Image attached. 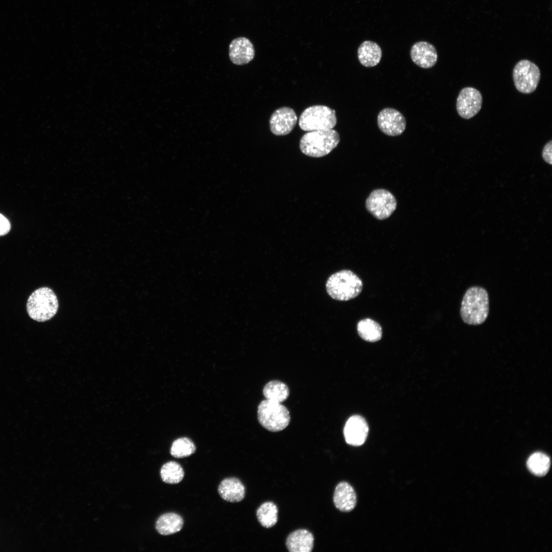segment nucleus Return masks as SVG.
<instances>
[{
    "instance_id": "f257e3e1",
    "label": "nucleus",
    "mask_w": 552,
    "mask_h": 552,
    "mask_svg": "<svg viewBox=\"0 0 552 552\" xmlns=\"http://www.w3.org/2000/svg\"><path fill=\"white\" fill-rule=\"evenodd\" d=\"M489 313V297L484 288L474 286L465 292L462 302L460 315L463 321L469 325H479Z\"/></svg>"
},
{
    "instance_id": "f03ea898",
    "label": "nucleus",
    "mask_w": 552,
    "mask_h": 552,
    "mask_svg": "<svg viewBox=\"0 0 552 552\" xmlns=\"http://www.w3.org/2000/svg\"><path fill=\"white\" fill-rule=\"evenodd\" d=\"M326 287L327 293L332 298L347 301L357 297L361 293L363 284L361 279L353 271L342 270L329 277Z\"/></svg>"
},
{
    "instance_id": "7ed1b4c3",
    "label": "nucleus",
    "mask_w": 552,
    "mask_h": 552,
    "mask_svg": "<svg viewBox=\"0 0 552 552\" xmlns=\"http://www.w3.org/2000/svg\"><path fill=\"white\" fill-rule=\"evenodd\" d=\"M339 141V133L332 129L311 131L302 137L300 148L306 155L320 157L330 153Z\"/></svg>"
},
{
    "instance_id": "20e7f679",
    "label": "nucleus",
    "mask_w": 552,
    "mask_h": 552,
    "mask_svg": "<svg viewBox=\"0 0 552 552\" xmlns=\"http://www.w3.org/2000/svg\"><path fill=\"white\" fill-rule=\"evenodd\" d=\"M58 309L57 297L48 287H41L30 296L27 310L30 317L37 321L43 322L51 319Z\"/></svg>"
},
{
    "instance_id": "39448f33",
    "label": "nucleus",
    "mask_w": 552,
    "mask_h": 552,
    "mask_svg": "<svg viewBox=\"0 0 552 552\" xmlns=\"http://www.w3.org/2000/svg\"><path fill=\"white\" fill-rule=\"evenodd\" d=\"M257 415L260 424L271 432L284 429L290 421L289 411L285 406L267 399L259 404Z\"/></svg>"
},
{
    "instance_id": "423d86ee",
    "label": "nucleus",
    "mask_w": 552,
    "mask_h": 552,
    "mask_svg": "<svg viewBox=\"0 0 552 552\" xmlns=\"http://www.w3.org/2000/svg\"><path fill=\"white\" fill-rule=\"evenodd\" d=\"M337 123L335 110L325 105H313L305 109L299 119V126L305 131L333 129Z\"/></svg>"
},
{
    "instance_id": "0eeeda50",
    "label": "nucleus",
    "mask_w": 552,
    "mask_h": 552,
    "mask_svg": "<svg viewBox=\"0 0 552 552\" xmlns=\"http://www.w3.org/2000/svg\"><path fill=\"white\" fill-rule=\"evenodd\" d=\"M540 71L534 62L526 59L519 61L513 71V79L517 90L528 94L534 92L540 80Z\"/></svg>"
},
{
    "instance_id": "6e6552de",
    "label": "nucleus",
    "mask_w": 552,
    "mask_h": 552,
    "mask_svg": "<svg viewBox=\"0 0 552 552\" xmlns=\"http://www.w3.org/2000/svg\"><path fill=\"white\" fill-rule=\"evenodd\" d=\"M367 210L376 219L388 218L397 207L395 196L388 190L378 189L373 191L365 202Z\"/></svg>"
},
{
    "instance_id": "1a4fd4ad",
    "label": "nucleus",
    "mask_w": 552,
    "mask_h": 552,
    "mask_svg": "<svg viewBox=\"0 0 552 552\" xmlns=\"http://www.w3.org/2000/svg\"><path fill=\"white\" fill-rule=\"evenodd\" d=\"M482 103V95L478 90L466 87L461 90L457 98L456 110L461 117L469 119L479 112Z\"/></svg>"
},
{
    "instance_id": "9d476101",
    "label": "nucleus",
    "mask_w": 552,
    "mask_h": 552,
    "mask_svg": "<svg viewBox=\"0 0 552 552\" xmlns=\"http://www.w3.org/2000/svg\"><path fill=\"white\" fill-rule=\"evenodd\" d=\"M379 129L388 136L401 135L406 128V119L398 110L393 108H385L377 117Z\"/></svg>"
},
{
    "instance_id": "9b49d317",
    "label": "nucleus",
    "mask_w": 552,
    "mask_h": 552,
    "mask_svg": "<svg viewBox=\"0 0 552 552\" xmlns=\"http://www.w3.org/2000/svg\"><path fill=\"white\" fill-rule=\"evenodd\" d=\"M297 119V116L293 109L286 106L279 108L270 117V130L276 135H287L294 129Z\"/></svg>"
},
{
    "instance_id": "f8f14e48",
    "label": "nucleus",
    "mask_w": 552,
    "mask_h": 552,
    "mask_svg": "<svg viewBox=\"0 0 552 552\" xmlns=\"http://www.w3.org/2000/svg\"><path fill=\"white\" fill-rule=\"evenodd\" d=\"M368 432L369 427L365 420L359 415L351 416L343 428L346 442L354 446L362 445L365 442Z\"/></svg>"
},
{
    "instance_id": "ddd939ff",
    "label": "nucleus",
    "mask_w": 552,
    "mask_h": 552,
    "mask_svg": "<svg viewBox=\"0 0 552 552\" xmlns=\"http://www.w3.org/2000/svg\"><path fill=\"white\" fill-rule=\"evenodd\" d=\"M410 55L412 61L423 68L433 67L438 60V54L435 47L424 41L413 44L411 48Z\"/></svg>"
},
{
    "instance_id": "4468645a",
    "label": "nucleus",
    "mask_w": 552,
    "mask_h": 552,
    "mask_svg": "<svg viewBox=\"0 0 552 552\" xmlns=\"http://www.w3.org/2000/svg\"><path fill=\"white\" fill-rule=\"evenodd\" d=\"M255 56V50L250 41L243 37H238L229 46V57L236 65H244L251 61Z\"/></svg>"
},
{
    "instance_id": "2eb2a0df",
    "label": "nucleus",
    "mask_w": 552,
    "mask_h": 552,
    "mask_svg": "<svg viewBox=\"0 0 552 552\" xmlns=\"http://www.w3.org/2000/svg\"><path fill=\"white\" fill-rule=\"evenodd\" d=\"M333 502L341 512L352 511L356 504V495L353 488L347 482H339L334 491Z\"/></svg>"
},
{
    "instance_id": "dca6fc26",
    "label": "nucleus",
    "mask_w": 552,
    "mask_h": 552,
    "mask_svg": "<svg viewBox=\"0 0 552 552\" xmlns=\"http://www.w3.org/2000/svg\"><path fill=\"white\" fill-rule=\"evenodd\" d=\"M218 492L224 500L230 502H238L244 498L245 489L240 479L236 477H228L221 481L218 488Z\"/></svg>"
},
{
    "instance_id": "f3484780",
    "label": "nucleus",
    "mask_w": 552,
    "mask_h": 552,
    "mask_svg": "<svg viewBox=\"0 0 552 552\" xmlns=\"http://www.w3.org/2000/svg\"><path fill=\"white\" fill-rule=\"evenodd\" d=\"M286 545L290 552H310L314 545V537L305 529L296 530L289 535Z\"/></svg>"
},
{
    "instance_id": "a211bd4d",
    "label": "nucleus",
    "mask_w": 552,
    "mask_h": 552,
    "mask_svg": "<svg viewBox=\"0 0 552 552\" xmlns=\"http://www.w3.org/2000/svg\"><path fill=\"white\" fill-rule=\"evenodd\" d=\"M357 55L358 60L362 65L367 67H373L380 62L382 57V50L376 42L366 40L359 47Z\"/></svg>"
},
{
    "instance_id": "6ab92c4d",
    "label": "nucleus",
    "mask_w": 552,
    "mask_h": 552,
    "mask_svg": "<svg viewBox=\"0 0 552 552\" xmlns=\"http://www.w3.org/2000/svg\"><path fill=\"white\" fill-rule=\"evenodd\" d=\"M183 525V520L181 516L175 513H167L158 517L155 527L160 534L169 535L180 531Z\"/></svg>"
},
{
    "instance_id": "aec40b11",
    "label": "nucleus",
    "mask_w": 552,
    "mask_h": 552,
    "mask_svg": "<svg viewBox=\"0 0 552 552\" xmlns=\"http://www.w3.org/2000/svg\"><path fill=\"white\" fill-rule=\"evenodd\" d=\"M357 330L360 337L365 341L374 342L382 338L381 326L371 318L360 320L357 324Z\"/></svg>"
},
{
    "instance_id": "412c9836",
    "label": "nucleus",
    "mask_w": 552,
    "mask_h": 552,
    "mask_svg": "<svg viewBox=\"0 0 552 552\" xmlns=\"http://www.w3.org/2000/svg\"><path fill=\"white\" fill-rule=\"evenodd\" d=\"M289 393L288 386L279 380L269 381L263 389V394L266 399L280 403L288 398Z\"/></svg>"
},
{
    "instance_id": "4be33fe9",
    "label": "nucleus",
    "mask_w": 552,
    "mask_h": 552,
    "mask_svg": "<svg viewBox=\"0 0 552 552\" xmlns=\"http://www.w3.org/2000/svg\"><path fill=\"white\" fill-rule=\"evenodd\" d=\"M278 510L272 502L262 503L257 510V517L260 523L264 527L273 526L278 521Z\"/></svg>"
},
{
    "instance_id": "5701e85b",
    "label": "nucleus",
    "mask_w": 552,
    "mask_h": 552,
    "mask_svg": "<svg viewBox=\"0 0 552 552\" xmlns=\"http://www.w3.org/2000/svg\"><path fill=\"white\" fill-rule=\"evenodd\" d=\"M550 466L549 457L538 452L532 454L527 461V467L534 475L542 476L546 474Z\"/></svg>"
},
{
    "instance_id": "b1692460",
    "label": "nucleus",
    "mask_w": 552,
    "mask_h": 552,
    "mask_svg": "<svg viewBox=\"0 0 552 552\" xmlns=\"http://www.w3.org/2000/svg\"><path fill=\"white\" fill-rule=\"evenodd\" d=\"M160 474L161 478L164 482L176 484L182 480L185 472L179 463L174 461H170L163 465Z\"/></svg>"
},
{
    "instance_id": "393cba45",
    "label": "nucleus",
    "mask_w": 552,
    "mask_h": 552,
    "mask_svg": "<svg viewBox=\"0 0 552 552\" xmlns=\"http://www.w3.org/2000/svg\"><path fill=\"white\" fill-rule=\"evenodd\" d=\"M196 451V447L193 441L186 437L180 438L175 440L171 447L170 453L176 458L188 457Z\"/></svg>"
},
{
    "instance_id": "a878e982",
    "label": "nucleus",
    "mask_w": 552,
    "mask_h": 552,
    "mask_svg": "<svg viewBox=\"0 0 552 552\" xmlns=\"http://www.w3.org/2000/svg\"><path fill=\"white\" fill-rule=\"evenodd\" d=\"M552 141L550 140L549 142L547 143L544 146L542 150V157L544 160L549 164H551V156H552Z\"/></svg>"
},
{
    "instance_id": "bb28decb",
    "label": "nucleus",
    "mask_w": 552,
    "mask_h": 552,
    "mask_svg": "<svg viewBox=\"0 0 552 552\" xmlns=\"http://www.w3.org/2000/svg\"><path fill=\"white\" fill-rule=\"evenodd\" d=\"M10 229V224L8 220L0 214V236L7 234Z\"/></svg>"
}]
</instances>
